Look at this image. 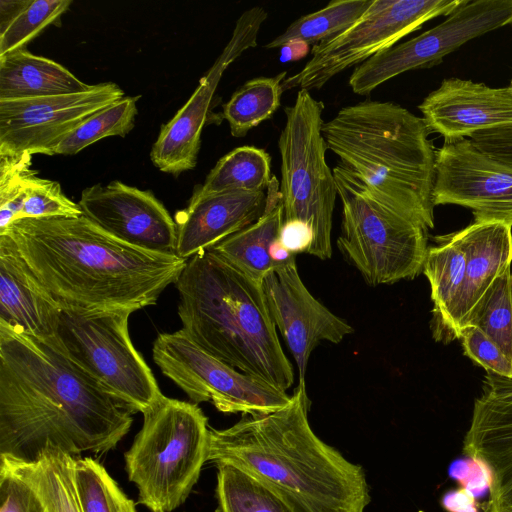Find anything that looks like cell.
<instances>
[{
    "instance_id": "52a82bcc",
    "label": "cell",
    "mask_w": 512,
    "mask_h": 512,
    "mask_svg": "<svg viewBox=\"0 0 512 512\" xmlns=\"http://www.w3.org/2000/svg\"><path fill=\"white\" fill-rule=\"evenodd\" d=\"M333 174L342 203L337 246L347 260L372 286L418 276L427 255L428 230L380 204L340 164Z\"/></svg>"
},
{
    "instance_id": "8992f818",
    "label": "cell",
    "mask_w": 512,
    "mask_h": 512,
    "mask_svg": "<svg viewBox=\"0 0 512 512\" xmlns=\"http://www.w3.org/2000/svg\"><path fill=\"white\" fill-rule=\"evenodd\" d=\"M143 425L124 454L138 503L172 512L188 498L209 455L208 419L201 408L164 396L143 413Z\"/></svg>"
},
{
    "instance_id": "74e56055",
    "label": "cell",
    "mask_w": 512,
    "mask_h": 512,
    "mask_svg": "<svg viewBox=\"0 0 512 512\" xmlns=\"http://www.w3.org/2000/svg\"><path fill=\"white\" fill-rule=\"evenodd\" d=\"M0 512H45L42 501L30 484L1 463Z\"/></svg>"
},
{
    "instance_id": "4fadbf2b",
    "label": "cell",
    "mask_w": 512,
    "mask_h": 512,
    "mask_svg": "<svg viewBox=\"0 0 512 512\" xmlns=\"http://www.w3.org/2000/svg\"><path fill=\"white\" fill-rule=\"evenodd\" d=\"M123 97L120 86L104 82L77 93L0 100V156L54 155L84 120Z\"/></svg>"
},
{
    "instance_id": "30bf717a",
    "label": "cell",
    "mask_w": 512,
    "mask_h": 512,
    "mask_svg": "<svg viewBox=\"0 0 512 512\" xmlns=\"http://www.w3.org/2000/svg\"><path fill=\"white\" fill-rule=\"evenodd\" d=\"M464 0H373L367 10L338 35L314 45L311 58L287 77L283 90L322 88L344 70L358 66L395 45L438 16H447Z\"/></svg>"
},
{
    "instance_id": "ffe728a7",
    "label": "cell",
    "mask_w": 512,
    "mask_h": 512,
    "mask_svg": "<svg viewBox=\"0 0 512 512\" xmlns=\"http://www.w3.org/2000/svg\"><path fill=\"white\" fill-rule=\"evenodd\" d=\"M61 312L11 237L0 234V326L60 352L58 328Z\"/></svg>"
},
{
    "instance_id": "484cf974",
    "label": "cell",
    "mask_w": 512,
    "mask_h": 512,
    "mask_svg": "<svg viewBox=\"0 0 512 512\" xmlns=\"http://www.w3.org/2000/svg\"><path fill=\"white\" fill-rule=\"evenodd\" d=\"M76 457L55 447L46 448L33 462L0 458L35 490L45 512H83L75 484Z\"/></svg>"
},
{
    "instance_id": "4316f807",
    "label": "cell",
    "mask_w": 512,
    "mask_h": 512,
    "mask_svg": "<svg viewBox=\"0 0 512 512\" xmlns=\"http://www.w3.org/2000/svg\"><path fill=\"white\" fill-rule=\"evenodd\" d=\"M272 177L270 155L264 149L245 145L220 158L203 185L194 193L209 195L235 191H264Z\"/></svg>"
},
{
    "instance_id": "ba28073f",
    "label": "cell",
    "mask_w": 512,
    "mask_h": 512,
    "mask_svg": "<svg viewBox=\"0 0 512 512\" xmlns=\"http://www.w3.org/2000/svg\"><path fill=\"white\" fill-rule=\"evenodd\" d=\"M323 110V103L307 90H299L294 103L285 107L286 121L278 139L279 191L284 221L306 222L313 232L308 254L327 260L332 256V220L338 193L333 170L326 162Z\"/></svg>"
},
{
    "instance_id": "60d3db41",
    "label": "cell",
    "mask_w": 512,
    "mask_h": 512,
    "mask_svg": "<svg viewBox=\"0 0 512 512\" xmlns=\"http://www.w3.org/2000/svg\"><path fill=\"white\" fill-rule=\"evenodd\" d=\"M32 0H0V33L31 3Z\"/></svg>"
},
{
    "instance_id": "603a6c76",
    "label": "cell",
    "mask_w": 512,
    "mask_h": 512,
    "mask_svg": "<svg viewBox=\"0 0 512 512\" xmlns=\"http://www.w3.org/2000/svg\"><path fill=\"white\" fill-rule=\"evenodd\" d=\"M428 247L422 272L430 284L433 302V338L445 344L460 339L459 312L465 287L466 255L457 232L435 237Z\"/></svg>"
},
{
    "instance_id": "ab89813d",
    "label": "cell",
    "mask_w": 512,
    "mask_h": 512,
    "mask_svg": "<svg viewBox=\"0 0 512 512\" xmlns=\"http://www.w3.org/2000/svg\"><path fill=\"white\" fill-rule=\"evenodd\" d=\"M279 241L293 255L308 253L313 242V232L304 221L286 220L281 226Z\"/></svg>"
},
{
    "instance_id": "6da1fadb",
    "label": "cell",
    "mask_w": 512,
    "mask_h": 512,
    "mask_svg": "<svg viewBox=\"0 0 512 512\" xmlns=\"http://www.w3.org/2000/svg\"><path fill=\"white\" fill-rule=\"evenodd\" d=\"M133 419L63 353L0 326V458L29 463L48 447L104 453Z\"/></svg>"
},
{
    "instance_id": "2e32d148",
    "label": "cell",
    "mask_w": 512,
    "mask_h": 512,
    "mask_svg": "<svg viewBox=\"0 0 512 512\" xmlns=\"http://www.w3.org/2000/svg\"><path fill=\"white\" fill-rule=\"evenodd\" d=\"M78 205L102 230L134 247L176 255L175 220L151 191L120 181L84 189Z\"/></svg>"
},
{
    "instance_id": "836d02e7",
    "label": "cell",
    "mask_w": 512,
    "mask_h": 512,
    "mask_svg": "<svg viewBox=\"0 0 512 512\" xmlns=\"http://www.w3.org/2000/svg\"><path fill=\"white\" fill-rule=\"evenodd\" d=\"M72 3L71 0H32L0 33V57L24 49L46 27L55 23Z\"/></svg>"
},
{
    "instance_id": "7a4b0ae2",
    "label": "cell",
    "mask_w": 512,
    "mask_h": 512,
    "mask_svg": "<svg viewBox=\"0 0 512 512\" xmlns=\"http://www.w3.org/2000/svg\"><path fill=\"white\" fill-rule=\"evenodd\" d=\"M62 311L90 314L130 311L156 304L186 264L129 245L83 214L23 218L5 232Z\"/></svg>"
},
{
    "instance_id": "277c9868",
    "label": "cell",
    "mask_w": 512,
    "mask_h": 512,
    "mask_svg": "<svg viewBox=\"0 0 512 512\" xmlns=\"http://www.w3.org/2000/svg\"><path fill=\"white\" fill-rule=\"evenodd\" d=\"M182 330L231 367L287 391L294 382L262 283L210 249L187 259L174 283Z\"/></svg>"
},
{
    "instance_id": "7bdbcfd3",
    "label": "cell",
    "mask_w": 512,
    "mask_h": 512,
    "mask_svg": "<svg viewBox=\"0 0 512 512\" xmlns=\"http://www.w3.org/2000/svg\"><path fill=\"white\" fill-rule=\"evenodd\" d=\"M510 295H511V300H512V268H511V273H510Z\"/></svg>"
},
{
    "instance_id": "b9f144b4",
    "label": "cell",
    "mask_w": 512,
    "mask_h": 512,
    "mask_svg": "<svg viewBox=\"0 0 512 512\" xmlns=\"http://www.w3.org/2000/svg\"><path fill=\"white\" fill-rule=\"evenodd\" d=\"M311 52L310 45L301 40H291L280 47V61L294 62L305 58Z\"/></svg>"
},
{
    "instance_id": "3957f363",
    "label": "cell",
    "mask_w": 512,
    "mask_h": 512,
    "mask_svg": "<svg viewBox=\"0 0 512 512\" xmlns=\"http://www.w3.org/2000/svg\"><path fill=\"white\" fill-rule=\"evenodd\" d=\"M308 410L306 388L297 386L278 411L210 429L208 461L246 470L293 512H365L371 497L364 469L314 433Z\"/></svg>"
},
{
    "instance_id": "e0dca14e",
    "label": "cell",
    "mask_w": 512,
    "mask_h": 512,
    "mask_svg": "<svg viewBox=\"0 0 512 512\" xmlns=\"http://www.w3.org/2000/svg\"><path fill=\"white\" fill-rule=\"evenodd\" d=\"M271 318L296 362L300 387L313 349L321 342L340 343L354 329L321 304L306 288L296 262L277 268L262 281Z\"/></svg>"
},
{
    "instance_id": "ac0fdd59",
    "label": "cell",
    "mask_w": 512,
    "mask_h": 512,
    "mask_svg": "<svg viewBox=\"0 0 512 512\" xmlns=\"http://www.w3.org/2000/svg\"><path fill=\"white\" fill-rule=\"evenodd\" d=\"M463 452L488 473V512L512 508V378L486 373Z\"/></svg>"
},
{
    "instance_id": "d4e9b609",
    "label": "cell",
    "mask_w": 512,
    "mask_h": 512,
    "mask_svg": "<svg viewBox=\"0 0 512 512\" xmlns=\"http://www.w3.org/2000/svg\"><path fill=\"white\" fill-rule=\"evenodd\" d=\"M89 87L61 64L26 49L0 57V100L71 94Z\"/></svg>"
},
{
    "instance_id": "9c48e42d",
    "label": "cell",
    "mask_w": 512,
    "mask_h": 512,
    "mask_svg": "<svg viewBox=\"0 0 512 512\" xmlns=\"http://www.w3.org/2000/svg\"><path fill=\"white\" fill-rule=\"evenodd\" d=\"M130 311L81 314L62 311L60 352L88 375L121 407L145 413L162 394L129 334Z\"/></svg>"
},
{
    "instance_id": "5b68a950",
    "label": "cell",
    "mask_w": 512,
    "mask_h": 512,
    "mask_svg": "<svg viewBox=\"0 0 512 512\" xmlns=\"http://www.w3.org/2000/svg\"><path fill=\"white\" fill-rule=\"evenodd\" d=\"M425 120L393 102L365 100L324 122L327 150L383 206L434 228L435 153Z\"/></svg>"
},
{
    "instance_id": "f546056e",
    "label": "cell",
    "mask_w": 512,
    "mask_h": 512,
    "mask_svg": "<svg viewBox=\"0 0 512 512\" xmlns=\"http://www.w3.org/2000/svg\"><path fill=\"white\" fill-rule=\"evenodd\" d=\"M373 0H334L322 9L303 15L292 22L279 36L265 45L280 48L291 40L309 45L326 41L351 26L371 5Z\"/></svg>"
},
{
    "instance_id": "f35d334b",
    "label": "cell",
    "mask_w": 512,
    "mask_h": 512,
    "mask_svg": "<svg viewBox=\"0 0 512 512\" xmlns=\"http://www.w3.org/2000/svg\"><path fill=\"white\" fill-rule=\"evenodd\" d=\"M469 139L481 152L512 169V124L478 131Z\"/></svg>"
},
{
    "instance_id": "f1b7e54d",
    "label": "cell",
    "mask_w": 512,
    "mask_h": 512,
    "mask_svg": "<svg viewBox=\"0 0 512 512\" xmlns=\"http://www.w3.org/2000/svg\"><path fill=\"white\" fill-rule=\"evenodd\" d=\"M218 512H293L266 483L246 470L217 463Z\"/></svg>"
},
{
    "instance_id": "ee69618b",
    "label": "cell",
    "mask_w": 512,
    "mask_h": 512,
    "mask_svg": "<svg viewBox=\"0 0 512 512\" xmlns=\"http://www.w3.org/2000/svg\"><path fill=\"white\" fill-rule=\"evenodd\" d=\"M509 87L512 89V78H511Z\"/></svg>"
},
{
    "instance_id": "d6a6232c",
    "label": "cell",
    "mask_w": 512,
    "mask_h": 512,
    "mask_svg": "<svg viewBox=\"0 0 512 512\" xmlns=\"http://www.w3.org/2000/svg\"><path fill=\"white\" fill-rule=\"evenodd\" d=\"M511 267L493 283L472 311L466 325H474L493 340L512 361ZM465 325V326H466Z\"/></svg>"
},
{
    "instance_id": "1f68e13d",
    "label": "cell",
    "mask_w": 512,
    "mask_h": 512,
    "mask_svg": "<svg viewBox=\"0 0 512 512\" xmlns=\"http://www.w3.org/2000/svg\"><path fill=\"white\" fill-rule=\"evenodd\" d=\"M74 475L83 512H137L134 501L97 460L76 457Z\"/></svg>"
},
{
    "instance_id": "5bb4252c",
    "label": "cell",
    "mask_w": 512,
    "mask_h": 512,
    "mask_svg": "<svg viewBox=\"0 0 512 512\" xmlns=\"http://www.w3.org/2000/svg\"><path fill=\"white\" fill-rule=\"evenodd\" d=\"M267 11L255 6L237 19L232 36L211 68L200 79L189 100L165 124L151 150V160L161 171L179 174L197 163L201 134L218 84L225 70L246 50L257 46Z\"/></svg>"
},
{
    "instance_id": "7402d4cb",
    "label": "cell",
    "mask_w": 512,
    "mask_h": 512,
    "mask_svg": "<svg viewBox=\"0 0 512 512\" xmlns=\"http://www.w3.org/2000/svg\"><path fill=\"white\" fill-rule=\"evenodd\" d=\"M466 255L465 287L459 312L460 329L495 280L512 264V225L473 221L457 231Z\"/></svg>"
},
{
    "instance_id": "f6af8a7d",
    "label": "cell",
    "mask_w": 512,
    "mask_h": 512,
    "mask_svg": "<svg viewBox=\"0 0 512 512\" xmlns=\"http://www.w3.org/2000/svg\"><path fill=\"white\" fill-rule=\"evenodd\" d=\"M504 512H512V508H511V509H508V510H506V511H504Z\"/></svg>"
},
{
    "instance_id": "8fae6325",
    "label": "cell",
    "mask_w": 512,
    "mask_h": 512,
    "mask_svg": "<svg viewBox=\"0 0 512 512\" xmlns=\"http://www.w3.org/2000/svg\"><path fill=\"white\" fill-rule=\"evenodd\" d=\"M152 354L161 372L195 404L210 401L223 413L266 415L291 401L287 392L212 356L182 329L160 333Z\"/></svg>"
},
{
    "instance_id": "9a60e30c",
    "label": "cell",
    "mask_w": 512,
    "mask_h": 512,
    "mask_svg": "<svg viewBox=\"0 0 512 512\" xmlns=\"http://www.w3.org/2000/svg\"><path fill=\"white\" fill-rule=\"evenodd\" d=\"M433 203L471 209L474 221L512 225V169L481 152L469 138L444 141L435 153Z\"/></svg>"
},
{
    "instance_id": "44dd1931",
    "label": "cell",
    "mask_w": 512,
    "mask_h": 512,
    "mask_svg": "<svg viewBox=\"0 0 512 512\" xmlns=\"http://www.w3.org/2000/svg\"><path fill=\"white\" fill-rule=\"evenodd\" d=\"M267 195L259 192L193 193L187 207L175 215L176 255L189 259L257 221L265 212Z\"/></svg>"
},
{
    "instance_id": "e575fe53",
    "label": "cell",
    "mask_w": 512,
    "mask_h": 512,
    "mask_svg": "<svg viewBox=\"0 0 512 512\" xmlns=\"http://www.w3.org/2000/svg\"><path fill=\"white\" fill-rule=\"evenodd\" d=\"M31 157L0 156V234L20 219L27 184L36 175Z\"/></svg>"
},
{
    "instance_id": "7c38bea8",
    "label": "cell",
    "mask_w": 512,
    "mask_h": 512,
    "mask_svg": "<svg viewBox=\"0 0 512 512\" xmlns=\"http://www.w3.org/2000/svg\"><path fill=\"white\" fill-rule=\"evenodd\" d=\"M510 25L512 0H464L439 25L358 65L349 86L355 94L367 96L402 73L438 65L468 41Z\"/></svg>"
},
{
    "instance_id": "d6986e66",
    "label": "cell",
    "mask_w": 512,
    "mask_h": 512,
    "mask_svg": "<svg viewBox=\"0 0 512 512\" xmlns=\"http://www.w3.org/2000/svg\"><path fill=\"white\" fill-rule=\"evenodd\" d=\"M431 132L445 141L512 124V89L459 78L444 79L418 106Z\"/></svg>"
},
{
    "instance_id": "8d00e7d4",
    "label": "cell",
    "mask_w": 512,
    "mask_h": 512,
    "mask_svg": "<svg viewBox=\"0 0 512 512\" xmlns=\"http://www.w3.org/2000/svg\"><path fill=\"white\" fill-rule=\"evenodd\" d=\"M460 340L464 354L487 373L512 378V361L479 328L470 324L464 326Z\"/></svg>"
},
{
    "instance_id": "83f0119b",
    "label": "cell",
    "mask_w": 512,
    "mask_h": 512,
    "mask_svg": "<svg viewBox=\"0 0 512 512\" xmlns=\"http://www.w3.org/2000/svg\"><path fill=\"white\" fill-rule=\"evenodd\" d=\"M287 78L283 71L273 77L253 78L240 86L223 105V116L231 135L244 137L252 128L268 120L277 111Z\"/></svg>"
},
{
    "instance_id": "cb8c5ba5",
    "label": "cell",
    "mask_w": 512,
    "mask_h": 512,
    "mask_svg": "<svg viewBox=\"0 0 512 512\" xmlns=\"http://www.w3.org/2000/svg\"><path fill=\"white\" fill-rule=\"evenodd\" d=\"M279 187L280 182L273 176L267 188L264 214L251 225L210 248L231 266L260 283L278 268L270 251L284 222Z\"/></svg>"
},
{
    "instance_id": "d590c367",
    "label": "cell",
    "mask_w": 512,
    "mask_h": 512,
    "mask_svg": "<svg viewBox=\"0 0 512 512\" xmlns=\"http://www.w3.org/2000/svg\"><path fill=\"white\" fill-rule=\"evenodd\" d=\"M25 194L20 219L82 215L78 203L73 202L63 193L57 181L34 175L27 184Z\"/></svg>"
},
{
    "instance_id": "4dcf8cb0",
    "label": "cell",
    "mask_w": 512,
    "mask_h": 512,
    "mask_svg": "<svg viewBox=\"0 0 512 512\" xmlns=\"http://www.w3.org/2000/svg\"><path fill=\"white\" fill-rule=\"evenodd\" d=\"M140 96H124L89 116L58 145L54 155H74L100 139L127 135L135 125Z\"/></svg>"
}]
</instances>
